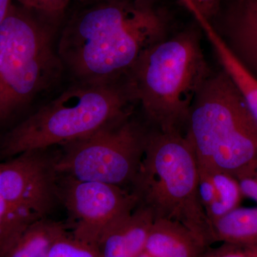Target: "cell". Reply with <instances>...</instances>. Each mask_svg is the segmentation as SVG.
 <instances>
[{
  "mask_svg": "<svg viewBox=\"0 0 257 257\" xmlns=\"http://www.w3.org/2000/svg\"><path fill=\"white\" fill-rule=\"evenodd\" d=\"M211 226L214 243L257 245V207H236Z\"/></svg>",
  "mask_w": 257,
  "mask_h": 257,
  "instance_id": "9a60e30c",
  "label": "cell"
},
{
  "mask_svg": "<svg viewBox=\"0 0 257 257\" xmlns=\"http://www.w3.org/2000/svg\"><path fill=\"white\" fill-rule=\"evenodd\" d=\"M31 150L0 163V197L18 210L45 217L58 197L56 155Z\"/></svg>",
  "mask_w": 257,
  "mask_h": 257,
  "instance_id": "9c48e42d",
  "label": "cell"
},
{
  "mask_svg": "<svg viewBox=\"0 0 257 257\" xmlns=\"http://www.w3.org/2000/svg\"><path fill=\"white\" fill-rule=\"evenodd\" d=\"M67 234L62 222L39 218L24 230L4 257H49L54 243Z\"/></svg>",
  "mask_w": 257,
  "mask_h": 257,
  "instance_id": "5bb4252c",
  "label": "cell"
},
{
  "mask_svg": "<svg viewBox=\"0 0 257 257\" xmlns=\"http://www.w3.org/2000/svg\"><path fill=\"white\" fill-rule=\"evenodd\" d=\"M185 135L199 170L235 178L257 166V124L224 70L209 74L194 98Z\"/></svg>",
  "mask_w": 257,
  "mask_h": 257,
  "instance_id": "277c9868",
  "label": "cell"
},
{
  "mask_svg": "<svg viewBox=\"0 0 257 257\" xmlns=\"http://www.w3.org/2000/svg\"><path fill=\"white\" fill-rule=\"evenodd\" d=\"M138 104L130 76L69 82L5 135L1 152L15 157L62 146L92 135L133 113Z\"/></svg>",
  "mask_w": 257,
  "mask_h": 257,
  "instance_id": "7a4b0ae2",
  "label": "cell"
},
{
  "mask_svg": "<svg viewBox=\"0 0 257 257\" xmlns=\"http://www.w3.org/2000/svg\"><path fill=\"white\" fill-rule=\"evenodd\" d=\"M155 221L152 211L138 204L131 214L101 234L96 247L100 257H138L145 249Z\"/></svg>",
  "mask_w": 257,
  "mask_h": 257,
  "instance_id": "8fae6325",
  "label": "cell"
},
{
  "mask_svg": "<svg viewBox=\"0 0 257 257\" xmlns=\"http://www.w3.org/2000/svg\"><path fill=\"white\" fill-rule=\"evenodd\" d=\"M39 216L12 207L0 197V257H4L24 230Z\"/></svg>",
  "mask_w": 257,
  "mask_h": 257,
  "instance_id": "e0dca14e",
  "label": "cell"
},
{
  "mask_svg": "<svg viewBox=\"0 0 257 257\" xmlns=\"http://www.w3.org/2000/svg\"><path fill=\"white\" fill-rule=\"evenodd\" d=\"M207 246L177 221H154L145 251L152 257H201Z\"/></svg>",
  "mask_w": 257,
  "mask_h": 257,
  "instance_id": "7c38bea8",
  "label": "cell"
},
{
  "mask_svg": "<svg viewBox=\"0 0 257 257\" xmlns=\"http://www.w3.org/2000/svg\"><path fill=\"white\" fill-rule=\"evenodd\" d=\"M201 257H257V245L222 243L218 247L209 246Z\"/></svg>",
  "mask_w": 257,
  "mask_h": 257,
  "instance_id": "ffe728a7",
  "label": "cell"
},
{
  "mask_svg": "<svg viewBox=\"0 0 257 257\" xmlns=\"http://www.w3.org/2000/svg\"><path fill=\"white\" fill-rule=\"evenodd\" d=\"M168 12L157 0H80L59 31L69 82L128 75L147 49L167 38Z\"/></svg>",
  "mask_w": 257,
  "mask_h": 257,
  "instance_id": "6da1fadb",
  "label": "cell"
},
{
  "mask_svg": "<svg viewBox=\"0 0 257 257\" xmlns=\"http://www.w3.org/2000/svg\"><path fill=\"white\" fill-rule=\"evenodd\" d=\"M57 188L59 199L72 219V236L95 246L108 228L138 205V198L133 192L113 184L64 175Z\"/></svg>",
  "mask_w": 257,
  "mask_h": 257,
  "instance_id": "ba28073f",
  "label": "cell"
},
{
  "mask_svg": "<svg viewBox=\"0 0 257 257\" xmlns=\"http://www.w3.org/2000/svg\"><path fill=\"white\" fill-rule=\"evenodd\" d=\"M24 8L61 23L72 0H18Z\"/></svg>",
  "mask_w": 257,
  "mask_h": 257,
  "instance_id": "d6986e66",
  "label": "cell"
},
{
  "mask_svg": "<svg viewBox=\"0 0 257 257\" xmlns=\"http://www.w3.org/2000/svg\"><path fill=\"white\" fill-rule=\"evenodd\" d=\"M150 128L133 114L92 135L62 145L56 155L57 173L82 181L123 187L138 177Z\"/></svg>",
  "mask_w": 257,
  "mask_h": 257,
  "instance_id": "52a82bcc",
  "label": "cell"
},
{
  "mask_svg": "<svg viewBox=\"0 0 257 257\" xmlns=\"http://www.w3.org/2000/svg\"><path fill=\"white\" fill-rule=\"evenodd\" d=\"M199 166L185 133L150 128L132 192L155 219L177 221L206 246L214 244L210 221L199 198Z\"/></svg>",
  "mask_w": 257,
  "mask_h": 257,
  "instance_id": "8992f818",
  "label": "cell"
},
{
  "mask_svg": "<svg viewBox=\"0 0 257 257\" xmlns=\"http://www.w3.org/2000/svg\"><path fill=\"white\" fill-rule=\"evenodd\" d=\"M209 74L199 34L187 29L147 49L128 75L152 128L185 133L193 101Z\"/></svg>",
  "mask_w": 257,
  "mask_h": 257,
  "instance_id": "5b68a950",
  "label": "cell"
},
{
  "mask_svg": "<svg viewBox=\"0 0 257 257\" xmlns=\"http://www.w3.org/2000/svg\"><path fill=\"white\" fill-rule=\"evenodd\" d=\"M248 173L251 174V175L254 176V177H256V178L257 179V166L256 167H254V168H253V170L249 171V172H248L247 173H246V174H248ZM243 175H245V174H243ZM239 177H240V176H239ZM236 178H237V177H236Z\"/></svg>",
  "mask_w": 257,
  "mask_h": 257,
  "instance_id": "603a6c76",
  "label": "cell"
},
{
  "mask_svg": "<svg viewBox=\"0 0 257 257\" xmlns=\"http://www.w3.org/2000/svg\"><path fill=\"white\" fill-rule=\"evenodd\" d=\"M13 0H0V25L9 14Z\"/></svg>",
  "mask_w": 257,
  "mask_h": 257,
  "instance_id": "7402d4cb",
  "label": "cell"
},
{
  "mask_svg": "<svg viewBox=\"0 0 257 257\" xmlns=\"http://www.w3.org/2000/svg\"><path fill=\"white\" fill-rule=\"evenodd\" d=\"M221 38L257 81V0L233 1L225 15Z\"/></svg>",
  "mask_w": 257,
  "mask_h": 257,
  "instance_id": "30bf717a",
  "label": "cell"
},
{
  "mask_svg": "<svg viewBox=\"0 0 257 257\" xmlns=\"http://www.w3.org/2000/svg\"><path fill=\"white\" fill-rule=\"evenodd\" d=\"M223 70L237 87L257 124V81L241 65L219 34L213 28L205 30Z\"/></svg>",
  "mask_w": 257,
  "mask_h": 257,
  "instance_id": "2e32d148",
  "label": "cell"
},
{
  "mask_svg": "<svg viewBox=\"0 0 257 257\" xmlns=\"http://www.w3.org/2000/svg\"><path fill=\"white\" fill-rule=\"evenodd\" d=\"M49 257H100L94 245L80 241L72 235H64L51 248Z\"/></svg>",
  "mask_w": 257,
  "mask_h": 257,
  "instance_id": "ac0fdd59",
  "label": "cell"
},
{
  "mask_svg": "<svg viewBox=\"0 0 257 257\" xmlns=\"http://www.w3.org/2000/svg\"><path fill=\"white\" fill-rule=\"evenodd\" d=\"M198 193L211 224L239 207L243 197L237 179L221 171L199 169Z\"/></svg>",
  "mask_w": 257,
  "mask_h": 257,
  "instance_id": "4fadbf2b",
  "label": "cell"
},
{
  "mask_svg": "<svg viewBox=\"0 0 257 257\" xmlns=\"http://www.w3.org/2000/svg\"><path fill=\"white\" fill-rule=\"evenodd\" d=\"M60 23L13 5L0 25V124L43 97L66 76L57 50Z\"/></svg>",
  "mask_w": 257,
  "mask_h": 257,
  "instance_id": "3957f363",
  "label": "cell"
},
{
  "mask_svg": "<svg viewBox=\"0 0 257 257\" xmlns=\"http://www.w3.org/2000/svg\"><path fill=\"white\" fill-rule=\"evenodd\" d=\"M138 257H152L148 253H147L146 251H144L143 253H140V255Z\"/></svg>",
  "mask_w": 257,
  "mask_h": 257,
  "instance_id": "cb8c5ba5",
  "label": "cell"
},
{
  "mask_svg": "<svg viewBox=\"0 0 257 257\" xmlns=\"http://www.w3.org/2000/svg\"><path fill=\"white\" fill-rule=\"evenodd\" d=\"M198 20L209 21L217 13L221 0H182Z\"/></svg>",
  "mask_w": 257,
  "mask_h": 257,
  "instance_id": "44dd1931",
  "label": "cell"
}]
</instances>
